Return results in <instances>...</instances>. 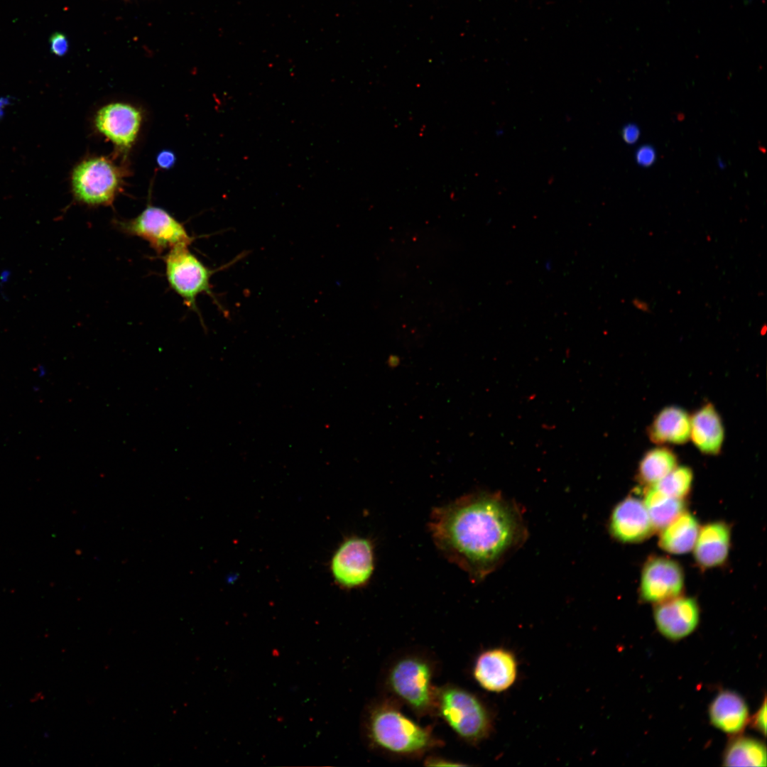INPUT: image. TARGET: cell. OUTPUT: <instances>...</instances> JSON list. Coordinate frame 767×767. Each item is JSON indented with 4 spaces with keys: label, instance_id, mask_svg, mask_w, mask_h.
<instances>
[{
    "label": "cell",
    "instance_id": "obj_21",
    "mask_svg": "<svg viewBox=\"0 0 767 767\" xmlns=\"http://www.w3.org/2000/svg\"><path fill=\"white\" fill-rule=\"evenodd\" d=\"M675 454L665 447L648 450L642 457L638 466L641 481L653 486L677 467Z\"/></svg>",
    "mask_w": 767,
    "mask_h": 767
},
{
    "label": "cell",
    "instance_id": "obj_23",
    "mask_svg": "<svg viewBox=\"0 0 767 767\" xmlns=\"http://www.w3.org/2000/svg\"><path fill=\"white\" fill-rule=\"evenodd\" d=\"M50 44L52 53L58 56H63L68 50V40L63 33L57 32L53 34Z\"/></svg>",
    "mask_w": 767,
    "mask_h": 767
},
{
    "label": "cell",
    "instance_id": "obj_11",
    "mask_svg": "<svg viewBox=\"0 0 767 767\" xmlns=\"http://www.w3.org/2000/svg\"><path fill=\"white\" fill-rule=\"evenodd\" d=\"M141 113L126 103L116 102L102 107L96 115L97 129L121 149L135 141L141 124Z\"/></svg>",
    "mask_w": 767,
    "mask_h": 767
},
{
    "label": "cell",
    "instance_id": "obj_22",
    "mask_svg": "<svg viewBox=\"0 0 767 767\" xmlns=\"http://www.w3.org/2000/svg\"><path fill=\"white\" fill-rule=\"evenodd\" d=\"M692 478V472L689 467L677 466L651 486L668 496L682 499L691 489Z\"/></svg>",
    "mask_w": 767,
    "mask_h": 767
},
{
    "label": "cell",
    "instance_id": "obj_28",
    "mask_svg": "<svg viewBox=\"0 0 767 767\" xmlns=\"http://www.w3.org/2000/svg\"><path fill=\"white\" fill-rule=\"evenodd\" d=\"M156 161L161 168L167 169L174 164L175 156L169 151H163L157 156Z\"/></svg>",
    "mask_w": 767,
    "mask_h": 767
},
{
    "label": "cell",
    "instance_id": "obj_26",
    "mask_svg": "<svg viewBox=\"0 0 767 767\" xmlns=\"http://www.w3.org/2000/svg\"><path fill=\"white\" fill-rule=\"evenodd\" d=\"M424 764L428 766H465L452 760L447 759L437 756H430L425 758Z\"/></svg>",
    "mask_w": 767,
    "mask_h": 767
},
{
    "label": "cell",
    "instance_id": "obj_14",
    "mask_svg": "<svg viewBox=\"0 0 767 767\" xmlns=\"http://www.w3.org/2000/svg\"><path fill=\"white\" fill-rule=\"evenodd\" d=\"M690 438L705 455H717L720 452L724 430L721 417L712 404L704 405L690 418Z\"/></svg>",
    "mask_w": 767,
    "mask_h": 767
},
{
    "label": "cell",
    "instance_id": "obj_27",
    "mask_svg": "<svg viewBox=\"0 0 767 767\" xmlns=\"http://www.w3.org/2000/svg\"><path fill=\"white\" fill-rule=\"evenodd\" d=\"M621 135L626 143L633 144L638 139L640 130L636 124H629L624 126Z\"/></svg>",
    "mask_w": 767,
    "mask_h": 767
},
{
    "label": "cell",
    "instance_id": "obj_25",
    "mask_svg": "<svg viewBox=\"0 0 767 767\" xmlns=\"http://www.w3.org/2000/svg\"><path fill=\"white\" fill-rule=\"evenodd\" d=\"M752 726L763 735L766 733V702L763 700V705L756 712L752 719Z\"/></svg>",
    "mask_w": 767,
    "mask_h": 767
},
{
    "label": "cell",
    "instance_id": "obj_24",
    "mask_svg": "<svg viewBox=\"0 0 767 767\" xmlns=\"http://www.w3.org/2000/svg\"><path fill=\"white\" fill-rule=\"evenodd\" d=\"M655 149L648 145L641 146L636 152V159L638 164L642 166H649L656 160Z\"/></svg>",
    "mask_w": 767,
    "mask_h": 767
},
{
    "label": "cell",
    "instance_id": "obj_3",
    "mask_svg": "<svg viewBox=\"0 0 767 767\" xmlns=\"http://www.w3.org/2000/svg\"><path fill=\"white\" fill-rule=\"evenodd\" d=\"M437 661L431 654L410 650L394 656L382 675L385 697L407 706L416 716L436 714Z\"/></svg>",
    "mask_w": 767,
    "mask_h": 767
},
{
    "label": "cell",
    "instance_id": "obj_30",
    "mask_svg": "<svg viewBox=\"0 0 767 767\" xmlns=\"http://www.w3.org/2000/svg\"><path fill=\"white\" fill-rule=\"evenodd\" d=\"M400 362H401V359H400V358H399V357H398V356H396V355H391V356H390V357H388V360H387V364H388V366H390L391 368H396V367H397V366H398V365L400 364Z\"/></svg>",
    "mask_w": 767,
    "mask_h": 767
},
{
    "label": "cell",
    "instance_id": "obj_17",
    "mask_svg": "<svg viewBox=\"0 0 767 767\" xmlns=\"http://www.w3.org/2000/svg\"><path fill=\"white\" fill-rule=\"evenodd\" d=\"M690 417L675 406L662 409L648 429L649 438L659 444H683L690 438Z\"/></svg>",
    "mask_w": 767,
    "mask_h": 767
},
{
    "label": "cell",
    "instance_id": "obj_9",
    "mask_svg": "<svg viewBox=\"0 0 767 767\" xmlns=\"http://www.w3.org/2000/svg\"><path fill=\"white\" fill-rule=\"evenodd\" d=\"M683 584V573L677 562L665 557H653L643 567L641 596L646 602L661 603L678 597Z\"/></svg>",
    "mask_w": 767,
    "mask_h": 767
},
{
    "label": "cell",
    "instance_id": "obj_4",
    "mask_svg": "<svg viewBox=\"0 0 767 767\" xmlns=\"http://www.w3.org/2000/svg\"><path fill=\"white\" fill-rule=\"evenodd\" d=\"M436 714L462 740L477 744L489 737L493 720L483 702L474 694L453 684L437 688Z\"/></svg>",
    "mask_w": 767,
    "mask_h": 767
},
{
    "label": "cell",
    "instance_id": "obj_19",
    "mask_svg": "<svg viewBox=\"0 0 767 767\" xmlns=\"http://www.w3.org/2000/svg\"><path fill=\"white\" fill-rule=\"evenodd\" d=\"M643 504L654 529H663L685 510L682 499L668 496L653 486L647 491Z\"/></svg>",
    "mask_w": 767,
    "mask_h": 767
},
{
    "label": "cell",
    "instance_id": "obj_18",
    "mask_svg": "<svg viewBox=\"0 0 767 767\" xmlns=\"http://www.w3.org/2000/svg\"><path fill=\"white\" fill-rule=\"evenodd\" d=\"M662 530L660 546L668 553L682 554L692 549L700 528L697 519L683 512Z\"/></svg>",
    "mask_w": 767,
    "mask_h": 767
},
{
    "label": "cell",
    "instance_id": "obj_20",
    "mask_svg": "<svg viewBox=\"0 0 767 767\" xmlns=\"http://www.w3.org/2000/svg\"><path fill=\"white\" fill-rule=\"evenodd\" d=\"M723 762L726 766H766V746L753 738L739 737L727 746Z\"/></svg>",
    "mask_w": 767,
    "mask_h": 767
},
{
    "label": "cell",
    "instance_id": "obj_29",
    "mask_svg": "<svg viewBox=\"0 0 767 767\" xmlns=\"http://www.w3.org/2000/svg\"><path fill=\"white\" fill-rule=\"evenodd\" d=\"M633 305L637 309H638V310H640L641 311H643V312L649 311V305H648V304L646 303V302L643 301V300H641L636 298V299H635L633 300Z\"/></svg>",
    "mask_w": 767,
    "mask_h": 767
},
{
    "label": "cell",
    "instance_id": "obj_7",
    "mask_svg": "<svg viewBox=\"0 0 767 767\" xmlns=\"http://www.w3.org/2000/svg\"><path fill=\"white\" fill-rule=\"evenodd\" d=\"M121 183L120 169L103 157L82 161L74 168L71 177L75 198L91 207L111 205Z\"/></svg>",
    "mask_w": 767,
    "mask_h": 767
},
{
    "label": "cell",
    "instance_id": "obj_1",
    "mask_svg": "<svg viewBox=\"0 0 767 767\" xmlns=\"http://www.w3.org/2000/svg\"><path fill=\"white\" fill-rule=\"evenodd\" d=\"M429 529L437 549L475 582L497 569L528 536L516 504L486 491L435 508Z\"/></svg>",
    "mask_w": 767,
    "mask_h": 767
},
{
    "label": "cell",
    "instance_id": "obj_8",
    "mask_svg": "<svg viewBox=\"0 0 767 767\" xmlns=\"http://www.w3.org/2000/svg\"><path fill=\"white\" fill-rule=\"evenodd\" d=\"M374 547L367 538L354 536L342 543L332 556L331 572L342 587L354 589L366 585L374 570Z\"/></svg>",
    "mask_w": 767,
    "mask_h": 767
},
{
    "label": "cell",
    "instance_id": "obj_16",
    "mask_svg": "<svg viewBox=\"0 0 767 767\" xmlns=\"http://www.w3.org/2000/svg\"><path fill=\"white\" fill-rule=\"evenodd\" d=\"M730 531L722 522L705 525L698 533L694 555L696 561L704 567H712L722 564L728 555Z\"/></svg>",
    "mask_w": 767,
    "mask_h": 767
},
{
    "label": "cell",
    "instance_id": "obj_10",
    "mask_svg": "<svg viewBox=\"0 0 767 767\" xmlns=\"http://www.w3.org/2000/svg\"><path fill=\"white\" fill-rule=\"evenodd\" d=\"M518 663L514 654L504 648H493L481 653L473 667V676L484 690L501 692L515 682Z\"/></svg>",
    "mask_w": 767,
    "mask_h": 767
},
{
    "label": "cell",
    "instance_id": "obj_13",
    "mask_svg": "<svg viewBox=\"0 0 767 767\" xmlns=\"http://www.w3.org/2000/svg\"><path fill=\"white\" fill-rule=\"evenodd\" d=\"M653 528L646 508L641 501L628 497L614 508L609 521V531L617 540L636 543L646 539Z\"/></svg>",
    "mask_w": 767,
    "mask_h": 767
},
{
    "label": "cell",
    "instance_id": "obj_2",
    "mask_svg": "<svg viewBox=\"0 0 767 767\" xmlns=\"http://www.w3.org/2000/svg\"><path fill=\"white\" fill-rule=\"evenodd\" d=\"M363 729L372 749L396 758H418L443 744L431 727L412 720L403 714L398 702L385 696L366 709Z\"/></svg>",
    "mask_w": 767,
    "mask_h": 767
},
{
    "label": "cell",
    "instance_id": "obj_6",
    "mask_svg": "<svg viewBox=\"0 0 767 767\" xmlns=\"http://www.w3.org/2000/svg\"><path fill=\"white\" fill-rule=\"evenodd\" d=\"M115 227L126 235L145 240L158 254L177 246H189L194 239L166 210L151 205L134 218L116 221Z\"/></svg>",
    "mask_w": 767,
    "mask_h": 767
},
{
    "label": "cell",
    "instance_id": "obj_15",
    "mask_svg": "<svg viewBox=\"0 0 767 767\" xmlns=\"http://www.w3.org/2000/svg\"><path fill=\"white\" fill-rule=\"evenodd\" d=\"M711 723L729 734L743 731L749 721L748 707L737 693L725 690L719 692L709 708Z\"/></svg>",
    "mask_w": 767,
    "mask_h": 767
},
{
    "label": "cell",
    "instance_id": "obj_12",
    "mask_svg": "<svg viewBox=\"0 0 767 767\" xmlns=\"http://www.w3.org/2000/svg\"><path fill=\"white\" fill-rule=\"evenodd\" d=\"M700 619L697 602L689 597H675L658 603L654 619L658 631L665 637L676 641L690 635L697 626Z\"/></svg>",
    "mask_w": 767,
    "mask_h": 767
},
{
    "label": "cell",
    "instance_id": "obj_5",
    "mask_svg": "<svg viewBox=\"0 0 767 767\" xmlns=\"http://www.w3.org/2000/svg\"><path fill=\"white\" fill-rule=\"evenodd\" d=\"M239 259L240 256L234 261L212 270L194 255L188 246L180 245L168 250L163 260L165 276L170 288L183 299L188 308L200 315L196 303L200 294H207L221 308L211 288V277L215 272L230 266Z\"/></svg>",
    "mask_w": 767,
    "mask_h": 767
}]
</instances>
